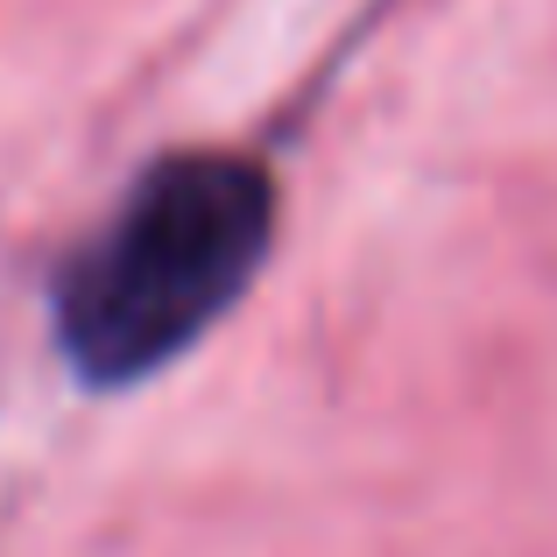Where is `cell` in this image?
<instances>
[{"label": "cell", "instance_id": "obj_1", "mask_svg": "<svg viewBox=\"0 0 557 557\" xmlns=\"http://www.w3.org/2000/svg\"><path fill=\"white\" fill-rule=\"evenodd\" d=\"M269 233L275 190L261 163L219 149L156 163L57 289L64 360L99 388L156 374L233 311Z\"/></svg>", "mask_w": 557, "mask_h": 557}]
</instances>
